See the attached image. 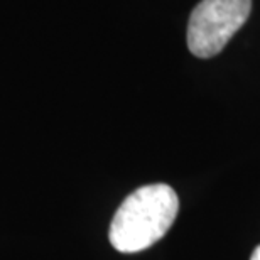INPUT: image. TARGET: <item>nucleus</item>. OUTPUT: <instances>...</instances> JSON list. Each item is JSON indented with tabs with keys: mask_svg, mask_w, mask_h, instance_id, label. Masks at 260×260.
I'll return each instance as SVG.
<instances>
[{
	"mask_svg": "<svg viewBox=\"0 0 260 260\" xmlns=\"http://www.w3.org/2000/svg\"><path fill=\"white\" fill-rule=\"evenodd\" d=\"M179 198L168 184H149L130 193L110 225V243L122 253H135L157 243L178 216Z\"/></svg>",
	"mask_w": 260,
	"mask_h": 260,
	"instance_id": "nucleus-1",
	"label": "nucleus"
},
{
	"mask_svg": "<svg viewBox=\"0 0 260 260\" xmlns=\"http://www.w3.org/2000/svg\"><path fill=\"white\" fill-rule=\"evenodd\" d=\"M252 0H201L188 22V48L196 58L220 54L233 34L247 22Z\"/></svg>",
	"mask_w": 260,
	"mask_h": 260,
	"instance_id": "nucleus-2",
	"label": "nucleus"
},
{
	"mask_svg": "<svg viewBox=\"0 0 260 260\" xmlns=\"http://www.w3.org/2000/svg\"><path fill=\"white\" fill-rule=\"evenodd\" d=\"M250 260H260V245L253 250V253H252V258Z\"/></svg>",
	"mask_w": 260,
	"mask_h": 260,
	"instance_id": "nucleus-3",
	"label": "nucleus"
}]
</instances>
